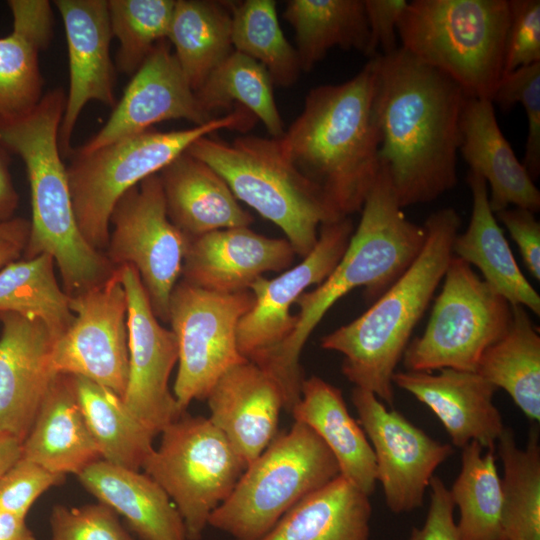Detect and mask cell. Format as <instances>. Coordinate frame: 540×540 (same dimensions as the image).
<instances>
[{"mask_svg": "<svg viewBox=\"0 0 540 540\" xmlns=\"http://www.w3.org/2000/svg\"><path fill=\"white\" fill-rule=\"evenodd\" d=\"M253 303L250 291L219 293L178 281L168 322L178 346L173 395L181 411L193 400H205L228 369L246 361L238 350L237 327Z\"/></svg>", "mask_w": 540, "mask_h": 540, "instance_id": "7c38bea8", "label": "cell"}, {"mask_svg": "<svg viewBox=\"0 0 540 540\" xmlns=\"http://www.w3.org/2000/svg\"><path fill=\"white\" fill-rule=\"evenodd\" d=\"M432 372L401 371L393 385L409 392L440 420L452 443L463 448L471 441L494 451L505 426L493 403L497 388L477 372L451 368Z\"/></svg>", "mask_w": 540, "mask_h": 540, "instance_id": "7402d4cb", "label": "cell"}, {"mask_svg": "<svg viewBox=\"0 0 540 540\" xmlns=\"http://www.w3.org/2000/svg\"><path fill=\"white\" fill-rule=\"evenodd\" d=\"M369 61L351 79L309 91L279 139L286 156L320 191L334 219L361 211L380 170Z\"/></svg>", "mask_w": 540, "mask_h": 540, "instance_id": "3957f363", "label": "cell"}, {"mask_svg": "<svg viewBox=\"0 0 540 540\" xmlns=\"http://www.w3.org/2000/svg\"><path fill=\"white\" fill-rule=\"evenodd\" d=\"M22 457L63 475H78L102 459L81 411L74 376H55L22 442Z\"/></svg>", "mask_w": 540, "mask_h": 540, "instance_id": "484cf974", "label": "cell"}, {"mask_svg": "<svg viewBox=\"0 0 540 540\" xmlns=\"http://www.w3.org/2000/svg\"><path fill=\"white\" fill-rule=\"evenodd\" d=\"M65 104L66 93L56 88L29 113L0 121V146L22 158L29 180L32 218L24 259L52 256L63 290L75 296L107 280L116 267L86 242L75 219L58 143Z\"/></svg>", "mask_w": 540, "mask_h": 540, "instance_id": "277c9868", "label": "cell"}, {"mask_svg": "<svg viewBox=\"0 0 540 540\" xmlns=\"http://www.w3.org/2000/svg\"><path fill=\"white\" fill-rule=\"evenodd\" d=\"M0 540H36L25 519L0 511Z\"/></svg>", "mask_w": 540, "mask_h": 540, "instance_id": "f907efd6", "label": "cell"}, {"mask_svg": "<svg viewBox=\"0 0 540 540\" xmlns=\"http://www.w3.org/2000/svg\"><path fill=\"white\" fill-rule=\"evenodd\" d=\"M50 540H137L118 514L98 501L81 507L55 505L49 517Z\"/></svg>", "mask_w": 540, "mask_h": 540, "instance_id": "7bdbcfd3", "label": "cell"}, {"mask_svg": "<svg viewBox=\"0 0 540 540\" xmlns=\"http://www.w3.org/2000/svg\"><path fill=\"white\" fill-rule=\"evenodd\" d=\"M62 16L69 58V91L59 127L62 157L70 156L71 137L89 101L114 108L115 67L110 57L113 38L107 0H55Z\"/></svg>", "mask_w": 540, "mask_h": 540, "instance_id": "d6986e66", "label": "cell"}, {"mask_svg": "<svg viewBox=\"0 0 540 540\" xmlns=\"http://www.w3.org/2000/svg\"><path fill=\"white\" fill-rule=\"evenodd\" d=\"M370 60L380 164L401 208L434 201L458 181L467 96L447 74L401 47Z\"/></svg>", "mask_w": 540, "mask_h": 540, "instance_id": "6da1fadb", "label": "cell"}, {"mask_svg": "<svg viewBox=\"0 0 540 540\" xmlns=\"http://www.w3.org/2000/svg\"><path fill=\"white\" fill-rule=\"evenodd\" d=\"M273 85L260 63L234 50L195 93L211 116L216 117L218 110L238 104L260 120L272 138H281L285 129Z\"/></svg>", "mask_w": 540, "mask_h": 540, "instance_id": "74e56055", "label": "cell"}, {"mask_svg": "<svg viewBox=\"0 0 540 540\" xmlns=\"http://www.w3.org/2000/svg\"><path fill=\"white\" fill-rule=\"evenodd\" d=\"M423 226L426 240L412 264L363 314L320 343L343 355L342 373L354 387L372 392L388 406L394 403L393 374L443 280L461 218L455 209L442 208Z\"/></svg>", "mask_w": 540, "mask_h": 540, "instance_id": "5b68a950", "label": "cell"}, {"mask_svg": "<svg viewBox=\"0 0 540 540\" xmlns=\"http://www.w3.org/2000/svg\"><path fill=\"white\" fill-rule=\"evenodd\" d=\"M476 441L462 448L461 469L451 489L459 510L456 523L461 540H500L502 484L495 452Z\"/></svg>", "mask_w": 540, "mask_h": 540, "instance_id": "f35d334b", "label": "cell"}, {"mask_svg": "<svg viewBox=\"0 0 540 540\" xmlns=\"http://www.w3.org/2000/svg\"><path fill=\"white\" fill-rule=\"evenodd\" d=\"M429 508L424 524L414 527L409 540H461L454 520V503L449 489L437 476L430 484Z\"/></svg>", "mask_w": 540, "mask_h": 540, "instance_id": "bcb514c9", "label": "cell"}, {"mask_svg": "<svg viewBox=\"0 0 540 540\" xmlns=\"http://www.w3.org/2000/svg\"><path fill=\"white\" fill-rule=\"evenodd\" d=\"M503 111L522 104L528 121L523 165L533 180L540 174V62L503 75L492 98Z\"/></svg>", "mask_w": 540, "mask_h": 540, "instance_id": "b9f144b4", "label": "cell"}, {"mask_svg": "<svg viewBox=\"0 0 540 540\" xmlns=\"http://www.w3.org/2000/svg\"><path fill=\"white\" fill-rule=\"evenodd\" d=\"M258 120L242 107L203 125L158 131L151 128L86 154L73 150L66 167L72 206L86 242L104 253L110 217L118 200L143 179L158 174L196 140L220 130L251 129Z\"/></svg>", "mask_w": 540, "mask_h": 540, "instance_id": "ba28073f", "label": "cell"}, {"mask_svg": "<svg viewBox=\"0 0 540 540\" xmlns=\"http://www.w3.org/2000/svg\"><path fill=\"white\" fill-rule=\"evenodd\" d=\"M77 477L99 502L122 515L140 540H188L174 503L144 472L100 459Z\"/></svg>", "mask_w": 540, "mask_h": 540, "instance_id": "4316f807", "label": "cell"}, {"mask_svg": "<svg viewBox=\"0 0 540 540\" xmlns=\"http://www.w3.org/2000/svg\"><path fill=\"white\" fill-rule=\"evenodd\" d=\"M460 128L459 153L470 167L469 172L485 180L494 214L509 205L537 213L540 191L502 133L493 102L467 97Z\"/></svg>", "mask_w": 540, "mask_h": 540, "instance_id": "cb8c5ba5", "label": "cell"}, {"mask_svg": "<svg viewBox=\"0 0 540 540\" xmlns=\"http://www.w3.org/2000/svg\"><path fill=\"white\" fill-rule=\"evenodd\" d=\"M186 151L214 169L238 201L278 226L302 258L315 246L320 226L337 220L278 138L240 136L226 142L211 134Z\"/></svg>", "mask_w": 540, "mask_h": 540, "instance_id": "52a82bcc", "label": "cell"}, {"mask_svg": "<svg viewBox=\"0 0 540 540\" xmlns=\"http://www.w3.org/2000/svg\"><path fill=\"white\" fill-rule=\"evenodd\" d=\"M503 75L540 62V1L509 0Z\"/></svg>", "mask_w": 540, "mask_h": 540, "instance_id": "f6af8a7d", "label": "cell"}, {"mask_svg": "<svg viewBox=\"0 0 540 540\" xmlns=\"http://www.w3.org/2000/svg\"><path fill=\"white\" fill-rule=\"evenodd\" d=\"M511 317L512 305L453 256L427 326L409 342L403 364L408 371L476 372L482 354L504 335Z\"/></svg>", "mask_w": 540, "mask_h": 540, "instance_id": "8fae6325", "label": "cell"}, {"mask_svg": "<svg viewBox=\"0 0 540 540\" xmlns=\"http://www.w3.org/2000/svg\"><path fill=\"white\" fill-rule=\"evenodd\" d=\"M502 461L500 540H540V445L531 430L524 448L505 427L496 444Z\"/></svg>", "mask_w": 540, "mask_h": 540, "instance_id": "d590c367", "label": "cell"}, {"mask_svg": "<svg viewBox=\"0 0 540 540\" xmlns=\"http://www.w3.org/2000/svg\"><path fill=\"white\" fill-rule=\"evenodd\" d=\"M119 268L128 302L129 374L122 399L157 436L184 413L168 385L178 361L177 341L155 316L136 269Z\"/></svg>", "mask_w": 540, "mask_h": 540, "instance_id": "e0dca14e", "label": "cell"}, {"mask_svg": "<svg viewBox=\"0 0 540 540\" xmlns=\"http://www.w3.org/2000/svg\"><path fill=\"white\" fill-rule=\"evenodd\" d=\"M360 212L359 224L334 270L297 299L299 311L292 334L256 364L278 383L286 410L300 399L305 379L300 355L324 315L355 288L363 287L370 299H377L412 264L425 243V227L406 217L382 164Z\"/></svg>", "mask_w": 540, "mask_h": 540, "instance_id": "7a4b0ae2", "label": "cell"}, {"mask_svg": "<svg viewBox=\"0 0 540 540\" xmlns=\"http://www.w3.org/2000/svg\"><path fill=\"white\" fill-rule=\"evenodd\" d=\"M13 31L0 38V121L29 113L43 97L39 53L53 33L51 2L11 0Z\"/></svg>", "mask_w": 540, "mask_h": 540, "instance_id": "83f0119b", "label": "cell"}, {"mask_svg": "<svg viewBox=\"0 0 540 540\" xmlns=\"http://www.w3.org/2000/svg\"><path fill=\"white\" fill-rule=\"evenodd\" d=\"M283 17L295 32L303 72L312 70L335 47L369 55L364 0H289Z\"/></svg>", "mask_w": 540, "mask_h": 540, "instance_id": "d6a6232c", "label": "cell"}, {"mask_svg": "<svg viewBox=\"0 0 540 540\" xmlns=\"http://www.w3.org/2000/svg\"><path fill=\"white\" fill-rule=\"evenodd\" d=\"M534 212L519 208H506L495 213L517 244L523 262L530 274L540 280V222Z\"/></svg>", "mask_w": 540, "mask_h": 540, "instance_id": "c3c4849f", "label": "cell"}, {"mask_svg": "<svg viewBox=\"0 0 540 540\" xmlns=\"http://www.w3.org/2000/svg\"><path fill=\"white\" fill-rule=\"evenodd\" d=\"M23 250V245L0 238V269L12 261L18 260Z\"/></svg>", "mask_w": 540, "mask_h": 540, "instance_id": "db71d44e", "label": "cell"}, {"mask_svg": "<svg viewBox=\"0 0 540 540\" xmlns=\"http://www.w3.org/2000/svg\"><path fill=\"white\" fill-rule=\"evenodd\" d=\"M339 475L326 444L310 427L294 421L247 465L208 525L233 540H261L301 499Z\"/></svg>", "mask_w": 540, "mask_h": 540, "instance_id": "9c48e42d", "label": "cell"}, {"mask_svg": "<svg viewBox=\"0 0 540 540\" xmlns=\"http://www.w3.org/2000/svg\"><path fill=\"white\" fill-rule=\"evenodd\" d=\"M132 76L105 125L73 148L75 153H90L162 121L185 119L196 126L215 118L202 108L167 39L156 44Z\"/></svg>", "mask_w": 540, "mask_h": 540, "instance_id": "ac0fdd59", "label": "cell"}, {"mask_svg": "<svg viewBox=\"0 0 540 540\" xmlns=\"http://www.w3.org/2000/svg\"><path fill=\"white\" fill-rule=\"evenodd\" d=\"M18 205V194L8 168V158L0 146V222L10 220Z\"/></svg>", "mask_w": 540, "mask_h": 540, "instance_id": "681fc988", "label": "cell"}, {"mask_svg": "<svg viewBox=\"0 0 540 540\" xmlns=\"http://www.w3.org/2000/svg\"><path fill=\"white\" fill-rule=\"evenodd\" d=\"M369 496L339 475L294 505L261 540H368Z\"/></svg>", "mask_w": 540, "mask_h": 540, "instance_id": "4dcf8cb0", "label": "cell"}, {"mask_svg": "<svg viewBox=\"0 0 540 540\" xmlns=\"http://www.w3.org/2000/svg\"><path fill=\"white\" fill-rule=\"evenodd\" d=\"M290 413L326 444L340 475L370 496L377 483L374 452L362 426L350 415L341 390L318 376L304 379L300 399Z\"/></svg>", "mask_w": 540, "mask_h": 540, "instance_id": "f546056e", "label": "cell"}, {"mask_svg": "<svg viewBox=\"0 0 540 540\" xmlns=\"http://www.w3.org/2000/svg\"><path fill=\"white\" fill-rule=\"evenodd\" d=\"M70 308L74 320L53 346L55 372L86 378L123 397L129 374L128 302L120 268L71 296Z\"/></svg>", "mask_w": 540, "mask_h": 540, "instance_id": "5bb4252c", "label": "cell"}, {"mask_svg": "<svg viewBox=\"0 0 540 540\" xmlns=\"http://www.w3.org/2000/svg\"><path fill=\"white\" fill-rule=\"evenodd\" d=\"M351 400L372 446L387 507L395 514L421 507L434 471L453 448L387 409L372 392L354 387Z\"/></svg>", "mask_w": 540, "mask_h": 540, "instance_id": "9a60e30c", "label": "cell"}, {"mask_svg": "<svg viewBox=\"0 0 540 540\" xmlns=\"http://www.w3.org/2000/svg\"><path fill=\"white\" fill-rule=\"evenodd\" d=\"M509 0H413L397 25L401 48L492 101L503 74Z\"/></svg>", "mask_w": 540, "mask_h": 540, "instance_id": "8992f818", "label": "cell"}, {"mask_svg": "<svg viewBox=\"0 0 540 540\" xmlns=\"http://www.w3.org/2000/svg\"><path fill=\"white\" fill-rule=\"evenodd\" d=\"M113 37L120 43L116 67L133 75L161 40L167 39L175 0H108Z\"/></svg>", "mask_w": 540, "mask_h": 540, "instance_id": "60d3db41", "label": "cell"}, {"mask_svg": "<svg viewBox=\"0 0 540 540\" xmlns=\"http://www.w3.org/2000/svg\"><path fill=\"white\" fill-rule=\"evenodd\" d=\"M296 253L286 238L232 227L189 238L181 279L219 293L249 291L264 273L286 270Z\"/></svg>", "mask_w": 540, "mask_h": 540, "instance_id": "44dd1931", "label": "cell"}, {"mask_svg": "<svg viewBox=\"0 0 540 540\" xmlns=\"http://www.w3.org/2000/svg\"><path fill=\"white\" fill-rule=\"evenodd\" d=\"M22 456V442L12 435L0 433V478Z\"/></svg>", "mask_w": 540, "mask_h": 540, "instance_id": "816d5d0a", "label": "cell"}, {"mask_svg": "<svg viewBox=\"0 0 540 540\" xmlns=\"http://www.w3.org/2000/svg\"><path fill=\"white\" fill-rule=\"evenodd\" d=\"M48 254L15 260L0 269V312L42 321L57 340L71 326V296L59 285Z\"/></svg>", "mask_w": 540, "mask_h": 540, "instance_id": "8d00e7d4", "label": "cell"}, {"mask_svg": "<svg viewBox=\"0 0 540 540\" xmlns=\"http://www.w3.org/2000/svg\"><path fill=\"white\" fill-rule=\"evenodd\" d=\"M208 419L249 465L277 435L282 391L276 380L248 360L228 369L206 399Z\"/></svg>", "mask_w": 540, "mask_h": 540, "instance_id": "603a6c76", "label": "cell"}, {"mask_svg": "<svg viewBox=\"0 0 540 540\" xmlns=\"http://www.w3.org/2000/svg\"><path fill=\"white\" fill-rule=\"evenodd\" d=\"M167 215L188 238L232 227H249L253 217L223 178L187 151L159 173Z\"/></svg>", "mask_w": 540, "mask_h": 540, "instance_id": "d4e9b609", "label": "cell"}, {"mask_svg": "<svg viewBox=\"0 0 540 540\" xmlns=\"http://www.w3.org/2000/svg\"><path fill=\"white\" fill-rule=\"evenodd\" d=\"M0 433L26 438L58 374L52 365L55 338L46 325L0 312Z\"/></svg>", "mask_w": 540, "mask_h": 540, "instance_id": "ffe728a7", "label": "cell"}, {"mask_svg": "<svg viewBox=\"0 0 540 540\" xmlns=\"http://www.w3.org/2000/svg\"><path fill=\"white\" fill-rule=\"evenodd\" d=\"M75 377L81 411L101 458L140 471L156 437L126 406L122 397L83 377Z\"/></svg>", "mask_w": 540, "mask_h": 540, "instance_id": "e575fe53", "label": "cell"}, {"mask_svg": "<svg viewBox=\"0 0 540 540\" xmlns=\"http://www.w3.org/2000/svg\"><path fill=\"white\" fill-rule=\"evenodd\" d=\"M350 217L323 223L313 249L292 268L275 278H258L249 288L252 307L237 327V346L246 360L258 364L292 334L297 299L312 285H320L342 258L354 232Z\"/></svg>", "mask_w": 540, "mask_h": 540, "instance_id": "2e32d148", "label": "cell"}, {"mask_svg": "<svg viewBox=\"0 0 540 540\" xmlns=\"http://www.w3.org/2000/svg\"><path fill=\"white\" fill-rule=\"evenodd\" d=\"M65 478L21 456L0 478V511L25 519L34 502Z\"/></svg>", "mask_w": 540, "mask_h": 540, "instance_id": "ee69618b", "label": "cell"}, {"mask_svg": "<svg viewBox=\"0 0 540 540\" xmlns=\"http://www.w3.org/2000/svg\"><path fill=\"white\" fill-rule=\"evenodd\" d=\"M476 372L504 389L527 418L540 421V336L526 308L512 305L507 331L484 351Z\"/></svg>", "mask_w": 540, "mask_h": 540, "instance_id": "836d02e7", "label": "cell"}, {"mask_svg": "<svg viewBox=\"0 0 540 540\" xmlns=\"http://www.w3.org/2000/svg\"><path fill=\"white\" fill-rule=\"evenodd\" d=\"M472 196L469 224L458 233L452 246L453 256L475 266L482 279L511 305H520L540 315V296L520 270L509 243L489 204L485 180L469 172Z\"/></svg>", "mask_w": 540, "mask_h": 540, "instance_id": "f1b7e54d", "label": "cell"}, {"mask_svg": "<svg viewBox=\"0 0 540 540\" xmlns=\"http://www.w3.org/2000/svg\"><path fill=\"white\" fill-rule=\"evenodd\" d=\"M167 40L190 86L197 91L234 51L232 2L175 0Z\"/></svg>", "mask_w": 540, "mask_h": 540, "instance_id": "1f68e13d", "label": "cell"}, {"mask_svg": "<svg viewBox=\"0 0 540 540\" xmlns=\"http://www.w3.org/2000/svg\"><path fill=\"white\" fill-rule=\"evenodd\" d=\"M232 44L268 72L274 85L290 87L302 72L295 47L280 27L276 1L232 2Z\"/></svg>", "mask_w": 540, "mask_h": 540, "instance_id": "ab89813d", "label": "cell"}, {"mask_svg": "<svg viewBox=\"0 0 540 540\" xmlns=\"http://www.w3.org/2000/svg\"><path fill=\"white\" fill-rule=\"evenodd\" d=\"M30 230V222L14 218L0 222V238L19 243L25 247Z\"/></svg>", "mask_w": 540, "mask_h": 540, "instance_id": "f5cc1de1", "label": "cell"}, {"mask_svg": "<svg viewBox=\"0 0 540 540\" xmlns=\"http://www.w3.org/2000/svg\"><path fill=\"white\" fill-rule=\"evenodd\" d=\"M246 465L208 418L184 412L161 432L142 470L167 493L188 540H201L213 511L231 494Z\"/></svg>", "mask_w": 540, "mask_h": 540, "instance_id": "30bf717a", "label": "cell"}, {"mask_svg": "<svg viewBox=\"0 0 540 540\" xmlns=\"http://www.w3.org/2000/svg\"><path fill=\"white\" fill-rule=\"evenodd\" d=\"M406 0H364V8L369 28V58L376 55L380 47L382 55L396 49L397 25L405 10Z\"/></svg>", "mask_w": 540, "mask_h": 540, "instance_id": "7dc6e473", "label": "cell"}, {"mask_svg": "<svg viewBox=\"0 0 540 540\" xmlns=\"http://www.w3.org/2000/svg\"><path fill=\"white\" fill-rule=\"evenodd\" d=\"M188 239L167 215L158 174L129 189L112 210L104 254L116 268L136 269L159 321L168 322L170 297L181 279Z\"/></svg>", "mask_w": 540, "mask_h": 540, "instance_id": "4fadbf2b", "label": "cell"}]
</instances>
